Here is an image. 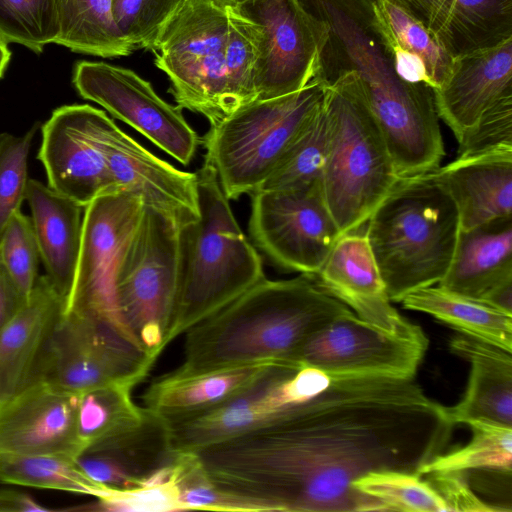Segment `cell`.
I'll use <instances>...</instances> for the list:
<instances>
[{"instance_id":"cell-1","label":"cell","mask_w":512,"mask_h":512,"mask_svg":"<svg viewBox=\"0 0 512 512\" xmlns=\"http://www.w3.org/2000/svg\"><path fill=\"white\" fill-rule=\"evenodd\" d=\"M454 427L414 378L338 375L280 420L195 453L216 486L262 511H385L353 483L419 475Z\"/></svg>"},{"instance_id":"cell-2","label":"cell","mask_w":512,"mask_h":512,"mask_svg":"<svg viewBox=\"0 0 512 512\" xmlns=\"http://www.w3.org/2000/svg\"><path fill=\"white\" fill-rule=\"evenodd\" d=\"M314 20L311 80L324 87L353 73L401 178L436 169L445 155L433 90L408 80L379 24L373 0H297Z\"/></svg>"},{"instance_id":"cell-3","label":"cell","mask_w":512,"mask_h":512,"mask_svg":"<svg viewBox=\"0 0 512 512\" xmlns=\"http://www.w3.org/2000/svg\"><path fill=\"white\" fill-rule=\"evenodd\" d=\"M351 310L313 275L266 277L188 329L174 376H189L262 361H290L314 333Z\"/></svg>"},{"instance_id":"cell-4","label":"cell","mask_w":512,"mask_h":512,"mask_svg":"<svg viewBox=\"0 0 512 512\" xmlns=\"http://www.w3.org/2000/svg\"><path fill=\"white\" fill-rule=\"evenodd\" d=\"M367 224L365 234L392 302L443 279L461 230L453 199L431 171L401 178Z\"/></svg>"},{"instance_id":"cell-5","label":"cell","mask_w":512,"mask_h":512,"mask_svg":"<svg viewBox=\"0 0 512 512\" xmlns=\"http://www.w3.org/2000/svg\"><path fill=\"white\" fill-rule=\"evenodd\" d=\"M195 173L199 217L179 228L180 288L169 342L265 278L215 170L204 163Z\"/></svg>"},{"instance_id":"cell-6","label":"cell","mask_w":512,"mask_h":512,"mask_svg":"<svg viewBox=\"0 0 512 512\" xmlns=\"http://www.w3.org/2000/svg\"><path fill=\"white\" fill-rule=\"evenodd\" d=\"M325 202L341 235L359 231L400 181L385 138L353 73L325 87Z\"/></svg>"},{"instance_id":"cell-7","label":"cell","mask_w":512,"mask_h":512,"mask_svg":"<svg viewBox=\"0 0 512 512\" xmlns=\"http://www.w3.org/2000/svg\"><path fill=\"white\" fill-rule=\"evenodd\" d=\"M325 87L311 80L284 96L243 105L204 137L205 163L230 199L252 194L322 106Z\"/></svg>"},{"instance_id":"cell-8","label":"cell","mask_w":512,"mask_h":512,"mask_svg":"<svg viewBox=\"0 0 512 512\" xmlns=\"http://www.w3.org/2000/svg\"><path fill=\"white\" fill-rule=\"evenodd\" d=\"M179 222L145 205L143 216L119 265L115 302L120 322L150 358L169 345L181 275Z\"/></svg>"},{"instance_id":"cell-9","label":"cell","mask_w":512,"mask_h":512,"mask_svg":"<svg viewBox=\"0 0 512 512\" xmlns=\"http://www.w3.org/2000/svg\"><path fill=\"white\" fill-rule=\"evenodd\" d=\"M229 25L227 5L218 0H185L151 50L155 65L170 80L177 106L201 114L210 126L238 109L225 72Z\"/></svg>"},{"instance_id":"cell-10","label":"cell","mask_w":512,"mask_h":512,"mask_svg":"<svg viewBox=\"0 0 512 512\" xmlns=\"http://www.w3.org/2000/svg\"><path fill=\"white\" fill-rule=\"evenodd\" d=\"M155 362L106 318L69 310L61 313L50 334L35 380L74 393L105 385L134 388Z\"/></svg>"},{"instance_id":"cell-11","label":"cell","mask_w":512,"mask_h":512,"mask_svg":"<svg viewBox=\"0 0 512 512\" xmlns=\"http://www.w3.org/2000/svg\"><path fill=\"white\" fill-rule=\"evenodd\" d=\"M332 376L296 362L268 365L240 393L209 410L166 419L176 453L196 452L209 445L266 427L325 389Z\"/></svg>"},{"instance_id":"cell-12","label":"cell","mask_w":512,"mask_h":512,"mask_svg":"<svg viewBox=\"0 0 512 512\" xmlns=\"http://www.w3.org/2000/svg\"><path fill=\"white\" fill-rule=\"evenodd\" d=\"M250 195L249 232L256 246L278 267L317 274L341 236L321 182Z\"/></svg>"},{"instance_id":"cell-13","label":"cell","mask_w":512,"mask_h":512,"mask_svg":"<svg viewBox=\"0 0 512 512\" xmlns=\"http://www.w3.org/2000/svg\"><path fill=\"white\" fill-rule=\"evenodd\" d=\"M144 207V200L138 194L114 190L100 194L84 208L74 282L63 312L85 310L95 313L129 337L117 313L115 281Z\"/></svg>"},{"instance_id":"cell-14","label":"cell","mask_w":512,"mask_h":512,"mask_svg":"<svg viewBox=\"0 0 512 512\" xmlns=\"http://www.w3.org/2000/svg\"><path fill=\"white\" fill-rule=\"evenodd\" d=\"M72 83L83 99L97 103L182 165L194 158L200 139L182 109L164 101L132 70L82 60L74 67Z\"/></svg>"},{"instance_id":"cell-15","label":"cell","mask_w":512,"mask_h":512,"mask_svg":"<svg viewBox=\"0 0 512 512\" xmlns=\"http://www.w3.org/2000/svg\"><path fill=\"white\" fill-rule=\"evenodd\" d=\"M252 27L256 100L294 93L314 74L318 31L297 0H243L231 5Z\"/></svg>"},{"instance_id":"cell-16","label":"cell","mask_w":512,"mask_h":512,"mask_svg":"<svg viewBox=\"0 0 512 512\" xmlns=\"http://www.w3.org/2000/svg\"><path fill=\"white\" fill-rule=\"evenodd\" d=\"M86 132L99 150L117 190L141 196L145 205L180 225L199 217L196 173L177 169L123 132L103 111L84 104Z\"/></svg>"},{"instance_id":"cell-17","label":"cell","mask_w":512,"mask_h":512,"mask_svg":"<svg viewBox=\"0 0 512 512\" xmlns=\"http://www.w3.org/2000/svg\"><path fill=\"white\" fill-rule=\"evenodd\" d=\"M427 347L428 339L389 334L349 310L308 338L290 361L330 376L414 378Z\"/></svg>"},{"instance_id":"cell-18","label":"cell","mask_w":512,"mask_h":512,"mask_svg":"<svg viewBox=\"0 0 512 512\" xmlns=\"http://www.w3.org/2000/svg\"><path fill=\"white\" fill-rule=\"evenodd\" d=\"M177 454L167 420L145 408L136 424L84 449L75 461L97 484L129 490L170 480Z\"/></svg>"},{"instance_id":"cell-19","label":"cell","mask_w":512,"mask_h":512,"mask_svg":"<svg viewBox=\"0 0 512 512\" xmlns=\"http://www.w3.org/2000/svg\"><path fill=\"white\" fill-rule=\"evenodd\" d=\"M313 276L320 287L372 326L396 336L427 339L419 326L392 305L365 233L341 235Z\"/></svg>"},{"instance_id":"cell-20","label":"cell","mask_w":512,"mask_h":512,"mask_svg":"<svg viewBox=\"0 0 512 512\" xmlns=\"http://www.w3.org/2000/svg\"><path fill=\"white\" fill-rule=\"evenodd\" d=\"M78 393L30 382L0 406V453L65 454L76 458Z\"/></svg>"},{"instance_id":"cell-21","label":"cell","mask_w":512,"mask_h":512,"mask_svg":"<svg viewBox=\"0 0 512 512\" xmlns=\"http://www.w3.org/2000/svg\"><path fill=\"white\" fill-rule=\"evenodd\" d=\"M41 133L37 158L53 190L84 208L100 194L117 190L86 132L84 104L55 109Z\"/></svg>"},{"instance_id":"cell-22","label":"cell","mask_w":512,"mask_h":512,"mask_svg":"<svg viewBox=\"0 0 512 512\" xmlns=\"http://www.w3.org/2000/svg\"><path fill=\"white\" fill-rule=\"evenodd\" d=\"M433 95L438 117L459 143L488 110L512 97V39L456 58Z\"/></svg>"},{"instance_id":"cell-23","label":"cell","mask_w":512,"mask_h":512,"mask_svg":"<svg viewBox=\"0 0 512 512\" xmlns=\"http://www.w3.org/2000/svg\"><path fill=\"white\" fill-rule=\"evenodd\" d=\"M458 57L512 39V0H389Z\"/></svg>"},{"instance_id":"cell-24","label":"cell","mask_w":512,"mask_h":512,"mask_svg":"<svg viewBox=\"0 0 512 512\" xmlns=\"http://www.w3.org/2000/svg\"><path fill=\"white\" fill-rule=\"evenodd\" d=\"M65 301L46 275L38 276L24 306L0 329V406L35 380Z\"/></svg>"},{"instance_id":"cell-25","label":"cell","mask_w":512,"mask_h":512,"mask_svg":"<svg viewBox=\"0 0 512 512\" xmlns=\"http://www.w3.org/2000/svg\"><path fill=\"white\" fill-rule=\"evenodd\" d=\"M431 172L453 199L461 230L512 217V150L457 157Z\"/></svg>"},{"instance_id":"cell-26","label":"cell","mask_w":512,"mask_h":512,"mask_svg":"<svg viewBox=\"0 0 512 512\" xmlns=\"http://www.w3.org/2000/svg\"><path fill=\"white\" fill-rule=\"evenodd\" d=\"M25 200L45 275L66 305L80 251L84 207L36 179H28Z\"/></svg>"},{"instance_id":"cell-27","label":"cell","mask_w":512,"mask_h":512,"mask_svg":"<svg viewBox=\"0 0 512 512\" xmlns=\"http://www.w3.org/2000/svg\"><path fill=\"white\" fill-rule=\"evenodd\" d=\"M449 347L470 365L464 396L447 407L450 420L455 425L486 420L512 427V352L463 334L453 337Z\"/></svg>"},{"instance_id":"cell-28","label":"cell","mask_w":512,"mask_h":512,"mask_svg":"<svg viewBox=\"0 0 512 512\" xmlns=\"http://www.w3.org/2000/svg\"><path fill=\"white\" fill-rule=\"evenodd\" d=\"M512 282V217L460 230L451 264L438 286L483 300Z\"/></svg>"},{"instance_id":"cell-29","label":"cell","mask_w":512,"mask_h":512,"mask_svg":"<svg viewBox=\"0 0 512 512\" xmlns=\"http://www.w3.org/2000/svg\"><path fill=\"white\" fill-rule=\"evenodd\" d=\"M273 362H255L189 376L167 373L154 379L145 390L144 407L165 419L209 410L240 393Z\"/></svg>"},{"instance_id":"cell-30","label":"cell","mask_w":512,"mask_h":512,"mask_svg":"<svg viewBox=\"0 0 512 512\" xmlns=\"http://www.w3.org/2000/svg\"><path fill=\"white\" fill-rule=\"evenodd\" d=\"M373 9L402 74L432 90L449 76L455 58L419 21L389 0H373Z\"/></svg>"},{"instance_id":"cell-31","label":"cell","mask_w":512,"mask_h":512,"mask_svg":"<svg viewBox=\"0 0 512 512\" xmlns=\"http://www.w3.org/2000/svg\"><path fill=\"white\" fill-rule=\"evenodd\" d=\"M401 302L404 308L429 314L460 334L512 352V315L482 300L433 285L409 293Z\"/></svg>"},{"instance_id":"cell-32","label":"cell","mask_w":512,"mask_h":512,"mask_svg":"<svg viewBox=\"0 0 512 512\" xmlns=\"http://www.w3.org/2000/svg\"><path fill=\"white\" fill-rule=\"evenodd\" d=\"M59 35L56 44L76 53L115 58L134 48L113 19L112 0H56Z\"/></svg>"},{"instance_id":"cell-33","label":"cell","mask_w":512,"mask_h":512,"mask_svg":"<svg viewBox=\"0 0 512 512\" xmlns=\"http://www.w3.org/2000/svg\"><path fill=\"white\" fill-rule=\"evenodd\" d=\"M132 390L125 385H105L78 393L76 434L79 454L143 417L145 408L134 402Z\"/></svg>"},{"instance_id":"cell-34","label":"cell","mask_w":512,"mask_h":512,"mask_svg":"<svg viewBox=\"0 0 512 512\" xmlns=\"http://www.w3.org/2000/svg\"><path fill=\"white\" fill-rule=\"evenodd\" d=\"M0 482L95 498L106 488L86 476L75 458L65 454L0 453Z\"/></svg>"},{"instance_id":"cell-35","label":"cell","mask_w":512,"mask_h":512,"mask_svg":"<svg viewBox=\"0 0 512 512\" xmlns=\"http://www.w3.org/2000/svg\"><path fill=\"white\" fill-rule=\"evenodd\" d=\"M466 425L472 431L471 440L434 457L421 468L420 476L481 469L512 472V427L486 420H473Z\"/></svg>"},{"instance_id":"cell-36","label":"cell","mask_w":512,"mask_h":512,"mask_svg":"<svg viewBox=\"0 0 512 512\" xmlns=\"http://www.w3.org/2000/svg\"><path fill=\"white\" fill-rule=\"evenodd\" d=\"M327 150L324 100L257 190L303 186L321 180Z\"/></svg>"},{"instance_id":"cell-37","label":"cell","mask_w":512,"mask_h":512,"mask_svg":"<svg viewBox=\"0 0 512 512\" xmlns=\"http://www.w3.org/2000/svg\"><path fill=\"white\" fill-rule=\"evenodd\" d=\"M353 486L378 499L385 511H448L446 503L428 480L415 473L399 470L371 472L356 480Z\"/></svg>"},{"instance_id":"cell-38","label":"cell","mask_w":512,"mask_h":512,"mask_svg":"<svg viewBox=\"0 0 512 512\" xmlns=\"http://www.w3.org/2000/svg\"><path fill=\"white\" fill-rule=\"evenodd\" d=\"M58 35L56 0H0V36L8 43L39 54Z\"/></svg>"},{"instance_id":"cell-39","label":"cell","mask_w":512,"mask_h":512,"mask_svg":"<svg viewBox=\"0 0 512 512\" xmlns=\"http://www.w3.org/2000/svg\"><path fill=\"white\" fill-rule=\"evenodd\" d=\"M174 480L182 511H262L254 502L216 486L194 452L178 453L174 465Z\"/></svg>"},{"instance_id":"cell-40","label":"cell","mask_w":512,"mask_h":512,"mask_svg":"<svg viewBox=\"0 0 512 512\" xmlns=\"http://www.w3.org/2000/svg\"><path fill=\"white\" fill-rule=\"evenodd\" d=\"M225 48V72L230 95L237 108L257 99L255 68L257 50L251 24L231 6Z\"/></svg>"},{"instance_id":"cell-41","label":"cell","mask_w":512,"mask_h":512,"mask_svg":"<svg viewBox=\"0 0 512 512\" xmlns=\"http://www.w3.org/2000/svg\"><path fill=\"white\" fill-rule=\"evenodd\" d=\"M185 0H112L114 22L134 48L152 50L160 31Z\"/></svg>"},{"instance_id":"cell-42","label":"cell","mask_w":512,"mask_h":512,"mask_svg":"<svg viewBox=\"0 0 512 512\" xmlns=\"http://www.w3.org/2000/svg\"><path fill=\"white\" fill-rule=\"evenodd\" d=\"M38 129L39 125L35 124L22 136L0 134V239L25 200L27 160Z\"/></svg>"},{"instance_id":"cell-43","label":"cell","mask_w":512,"mask_h":512,"mask_svg":"<svg viewBox=\"0 0 512 512\" xmlns=\"http://www.w3.org/2000/svg\"><path fill=\"white\" fill-rule=\"evenodd\" d=\"M0 256L17 287L28 297L38 278L40 253L31 218L21 211L5 227L0 239Z\"/></svg>"},{"instance_id":"cell-44","label":"cell","mask_w":512,"mask_h":512,"mask_svg":"<svg viewBox=\"0 0 512 512\" xmlns=\"http://www.w3.org/2000/svg\"><path fill=\"white\" fill-rule=\"evenodd\" d=\"M175 465V464H174ZM104 512H164L182 511L173 475L162 483L144 485L129 490H105L88 505L70 510Z\"/></svg>"},{"instance_id":"cell-45","label":"cell","mask_w":512,"mask_h":512,"mask_svg":"<svg viewBox=\"0 0 512 512\" xmlns=\"http://www.w3.org/2000/svg\"><path fill=\"white\" fill-rule=\"evenodd\" d=\"M512 150V97L488 110L459 142L457 157Z\"/></svg>"},{"instance_id":"cell-46","label":"cell","mask_w":512,"mask_h":512,"mask_svg":"<svg viewBox=\"0 0 512 512\" xmlns=\"http://www.w3.org/2000/svg\"><path fill=\"white\" fill-rule=\"evenodd\" d=\"M424 476L442 497L448 511H498L474 492L466 472H434Z\"/></svg>"},{"instance_id":"cell-47","label":"cell","mask_w":512,"mask_h":512,"mask_svg":"<svg viewBox=\"0 0 512 512\" xmlns=\"http://www.w3.org/2000/svg\"><path fill=\"white\" fill-rule=\"evenodd\" d=\"M27 297L17 287L0 256V329L24 306Z\"/></svg>"},{"instance_id":"cell-48","label":"cell","mask_w":512,"mask_h":512,"mask_svg":"<svg viewBox=\"0 0 512 512\" xmlns=\"http://www.w3.org/2000/svg\"><path fill=\"white\" fill-rule=\"evenodd\" d=\"M27 494L16 491H0V511H50Z\"/></svg>"},{"instance_id":"cell-49","label":"cell","mask_w":512,"mask_h":512,"mask_svg":"<svg viewBox=\"0 0 512 512\" xmlns=\"http://www.w3.org/2000/svg\"><path fill=\"white\" fill-rule=\"evenodd\" d=\"M8 42L0 36V79L3 77L11 58Z\"/></svg>"},{"instance_id":"cell-50","label":"cell","mask_w":512,"mask_h":512,"mask_svg":"<svg viewBox=\"0 0 512 512\" xmlns=\"http://www.w3.org/2000/svg\"><path fill=\"white\" fill-rule=\"evenodd\" d=\"M219 2H221L222 4L224 5H227V6H231V5H234L240 1H243V0H218Z\"/></svg>"}]
</instances>
